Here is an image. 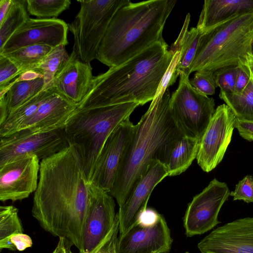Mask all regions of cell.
<instances>
[{"label":"cell","instance_id":"cell-1","mask_svg":"<svg viewBox=\"0 0 253 253\" xmlns=\"http://www.w3.org/2000/svg\"><path fill=\"white\" fill-rule=\"evenodd\" d=\"M33 216L46 231L82 252V233L91 190L81 159L69 146L40 162Z\"/></svg>","mask_w":253,"mask_h":253},{"label":"cell","instance_id":"cell-2","mask_svg":"<svg viewBox=\"0 0 253 253\" xmlns=\"http://www.w3.org/2000/svg\"><path fill=\"white\" fill-rule=\"evenodd\" d=\"M166 42L156 43L126 62L94 77L77 107L135 102L143 105L156 96L176 53Z\"/></svg>","mask_w":253,"mask_h":253},{"label":"cell","instance_id":"cell-3","mask_svg":"<svg viewBox=\"0 0 253 253\" xmlns=\"http://www.w3.org/2000/svg\"><path fill=\"white\" fill-rule=\"evenodd\" d=\"M170 96L168 88H161L135 125L134 133L109 193L119 208L124 204L150 165L155 161L164 164L173 143L183 136L171 115Z\"/></svg>","mask_w":253,"mask_h":253},{"label":"cell","instance_id":"cell-4","mask_svg":"<svg viewBox=\"0 0 253 253\" xmlns=\"http://www.w3.org/2000/svg\"><path fill=\"white\" fill-rule=\"evenodd\" d=\"M175 0H130L115 13L99 47L98 61L119 66L153 44L165 42L163 31Z\"/></svg>","mask_w":253,"mask_h":253},{"label":"cell","instance_id":"cell-5","mask_svg":"<svg viewBox=\"0 0 253 253\" xmlns=\"http://www.w3.org/2000/svg\"><path fill=\"white\" fill-rule=\"evenodd\" d=\"M138 106L129 102L77 107L67 121L65 130L69 145L81 159L89 184L106 140L121 123L129 119Z\"/></svg>","mask_w":253,"mask_h":253},{"label":"cell","instance_id":"cell-6","mask_svg":"<svg viewBox=\"0 0 253 253\" xmlns=\"http://www.w3.org/2000/svg\"><path fill=\"white\" fill-rule=\"evenodd\" d=\"M253 51V10L215 25L202 35L191 67V73L214 72L226 67L245 65Z\"/></svg>","mask_w":253,"mask_h":253},{"label":"cell","instance_id":"cell-7","mask_svg":"<svg viewBox=\"0 0 253 253\" xmlns=\"http://www.w3.org/2000/svg\"><path fill=\"white\" fill-rule=\"evenodd\" d=\"M129 0H78L80 9L68 24L73 35V51L84 62L97 58L100 43L117 11Z\"/></svg>","mask_w":253,"mask_h":253},{"label":"cell","instance_id":"cell-8","mask_svg":"<svg viewBox=\"0 0 253 253\" xmlns=\"http://www.w3.org/2000/svg\"><path fill=\"white\" fill-rule=\"evenodd\" d=\"M179 77L169 100L171 115L183 136L200 140L215 111L214 100L193 87L189 77Z\"/></svg>","mask_w":253,"mask_h":253},{"label":"cell","instance_id":"cell-9","mask_svg":"<svg viewBox=\"0 0 253 253\" xmlns=\"http://www.w3.org/2000/svg\"><path fill=\"white\" fill-rule=\"evenodd\" d=\"M69 146L65 126L38 132L21 130L0 137V166L29 154L42 160Z\"/></svg>","mask_w":253,"mask_h":253},{"label":"cell","instance_id":"cell-10","mask_svg":"<svg viewBox=\"0 0 253 253\" xmlns=\"http://www.w3.org/2000/svg\"><path fill=\"white\" fill-rule=\"evenodd\" d=\"M230 195L228 185L215 178L189 203L183 218L187 237L203 234L220 223L219 212Z\"/></svg>","mask_w":253,"mask_h":253},{"label":"cell","instance_id":"cell-11","mask_svg":"<svg viewBox=\"0 0 253 253\" xmlns=\"http://www.w3.org/2000/svg\"><path fill=\"white\" fill-rule=\"evenodd\" d=\"M236 117L225 104L215 109L199 141L196 157L202 169L209 172L222 161L231 142Z\"/></svg>","mask_w":253,"mask_h":253},{"label":"cell","instance_id":"cell-12","mask_svg":"<svg viewBox=\"0 0 253 253\" xmlns=\"http://www.w3.org/2000/svg\"><path fill=\"white\" fill-rule=\"evenodd\" d=\"M135 129L128 119L121 123L106 140L95 164L92 184L104 191H111L120 165Z\"/></svg>","mask_w":253,"mask_h":253},{"label":"cell","instance_id":"cell-13","mask_svg":"<svg viewBox=\"0 0 253 253\" xmlns=\"http://www.w3.org/2000/svg\"><path fill=\"white\" fill-rule=\"evenodd\" d=\"M91 199L82 233V253H91L105 239L116 218L115 203L109 193L90 184Z\"/></svg>","mask_w":253,"mask_h":253},{"label":"cell","instance_id":"cell-14","mask_svg":"<svg viewBox=\"0 0 253 253\" xmlns=\"http://www.w3.org/2000/svg\"><path fill=\"white\" fill-rule=\"evenodd\" d=\"M40 160L35 155L19 157L0 166V201L15 202L36 190Z\"/></svg>","mask_w":253,"mask_h":253},{"label":"cell","instance_id":"cell-15","mask_svg":"<svg viewBox=\"0 0 253 253\" xmlns=\"http://www.w3.org/2000/svg\"><path fill=\"white\" fill-rule=\"evenodd\" d=\"M165 217L159 214L153 223L138 221L118 237L116 253H168L172 243Z\"/></svg>","mask_w":253,"mask_h":253},{"label":"cell","instance_id":"cell-16","mask_svg":"<svg viewBox=\"0 0 253 253\" xmlns=\"http://www.w3.org/2000/svg\"><path fill=\"white\" fill-rule=\"evenodd\" d=\"M68 24L57 18H30L10 37L0 50V54L37 44L55 48L68 44Z\"/></svg>","mask_w":253,"mask_h":253},{"label":"cell","instance_id":"cell-17","mask_svg":"<svg viewBox=\"0 0 253 253\" xmlns=\"http://www.w3.org/2000/svg\"><path fill=\"white\" fill-rule=\"evenodd\" d=\"M201 253H253V217L219 226L197 245Z\"/></svg>","mask_w":253,"mask_h":253},{"label":"cell","instance_id":"cell-18","mask_svg":"<svg viewBox=\"0 0 253 253\" xmlns=\"http://www.w3.org/2000/svg\"><path fill=\"white\" fill-rule=\"evenodd\" d=\"M169 176L165 165L155 161L135 184L124 204L119 208V235H122L138 222L146 210L149 197L154 188Z\"/></svg>","mask_w":253,"mask_h":253},{"label":"cell","instance_id":"cell-19","mask_svg":"<svg viewBox=\"0 0 253 253\" xmlns=\"http://www.w3.org/2000/svg\"><path fill=\"white\" fill-rule=\"evenodd\" d=\"M93 77L90 64L82 61L72 51L67 61L44 89L52 87L78 105L86 95Z\"/></svg>","mask_w":253,"mask_h":253},{"label":"cell","instance_id":"cell-20","mask_svg":"<svg viewBox=\"0 0 253 253\" xmlns=\"http://www.w3.org/2000/svg\"><path fill=\"white\" fill-rule=\"evenodd\" d=\"M49 88V92L37 111L20 126L17 131L26 130L32 132H42L65 125L78 105L53 88Z\"/></svg>","mask_w":253,"mask_h":253},{"label":"cell","instance_id":"cell-21","mask_svg":"<svg viewBox=\"0 0 253 253\" xmlns=\"http://www.w3.org/2000/svg\"><path fill=\"white\" fill-rule=\"evenodd\" d=\"M190 15L188 13L179 36L169 49L179 53L174 66L171 65L167 73L168 79L163 85L167 88L173 84L181 73L189 77L200 38L203 32L197 27L188 30Z\"/></svg>","mask_w":253,"mask_h":253},{"label":"cell","instance_id":"cell-22","mask_svg":"<svg viewBox=\"0 0 253 253\" xmlns=\"http://www.w3.org/2000/svg\"><path fill=\"white\" fill-rule=\"evenodd\" d=\"M253 10V0H206L196 27L203 33L236 14Z\"/></svg>","mask_w":253,"mask_h":253},{"label":"cell","instance_id":"cell-23","mask_svg":"<svg viewBox=\"0 0 253 253\" xmlns=\"http://www.w3.org/2000/svg\"><path fill=\"white\" fill-rule=\"evenodd\" d=\"M199 141L182 136L173 143L164 163L169 176L179 175L189 167L196 159Z\"/></svg>","mask_w":253,"mask_h":253},{"label":"cell","instance_id":"cell-24","mask_svg":"<svg viewBox=\"0 0 253 253\" xmlns=\"http://www.w3.org/2000/svg\"><path fill=\"white\" fill-rule=\"evenodd\" d=\"M44 86L43 78L10 83L0 90V98L5 96L9 115L42 91Z\"/></svg>","mask_w":253,"mask_h":253},{"label":"cell","instance_id":"cell-25","mask_svg":"<svg viewBox=\"0 0 253 253\" xmlns=\"http://www.w3.org/2000/svg\"><path fill=\"white\" fill-rule=\"evenodd\" d=\"M49 88L43 89L36 95L11 112L0 125V137L17 132L20 126L37 111L47 95Z\"/></svg>","mask_w":253,"mask_h":253},{"label":"cell","instance_id":"cell-26","mask_svg":"<svg viewBox=\"0 0 253 253\" xmlns=\"http://www.w3.org/2000/svg\"><path fill=\"white\" fill-rule=\"evenodd\" d=\"M54 48L47 45L37 44L1 54L11 61L22 74L27 71L37 70L42 60Z\"/></svg>","mask_w":253,"mask_h":253},{"label":"cell","instance_id":"cell-27","mask_svg":"<svg viewBox=\"0 0 253 253\" xmlns=\"http://www.w3.org/2000/svg\"><path fill=\"white\" fill-rule=\"evenodd\" d=\"M219 97L232 111L237 119L253 122V78L240 93L220 91Z\"/></svg>","mask_w":253,"mask_h":253},{"label":"cell","instance_id":"cell-28","mask_svg":"<svg viewBox=\"0 0 253 253\" xmlns=\"http://www.w3.org/2000/svg\"><path fill=\"white\" fill-rule=\"evenodd\" d=\"M18 209L13 206L0 207V249L16 250L10 240L11 236L23 233L24 230Z\"/></svg>","mask_w":253,"mask_h":253},{"label":"cell","instance_id":"cell-29","mask_svg":"<svg viewBox=\"0 0 253 253\" xmlns=\"http://www.w3.org/2000/svg\"><path fill=\"white\" fill-rule=\"evenodd\" d=\"M26 0H11L9 11L0 23V50L10 37L29 18Z\"/></svg>","mask_w":253,"mask_h":253},{"label":"cell","instance_id":"cell-30","mask_svg":"<svg viewBox=\"0 0 253 253\" xmlns=\"http://www.w3.org/2000/svg\"><path fill=\"white\" fill-rule=\"evenodd\" d=\"M71 4L70 0H26L29 14L40 19L56 18Z\"/></svg>","mask_w":253,"mask_h":253},{"label":"cell","instance_id":"cell-31","mask_svg":"<svg viewBox=\"0 0 253 253\" xmlns=\"http://www.w3.org/2000/svg\"><path fill=\"white\" fill-rule=\"evenodd\" d=\"M69 56L66 50L65 46L61 45L54 48L42 60L37 70L43 75L44 88L66 63Z\"/></svg>","mask_w":253,"mask_h":253},{"label":"cell","instance_id":"cell-32","mask_svg":"<svg viewBox=\"0 0 253 253\" xmlns=\"http://www.w3.org/2000/svg\"><path fill=\"white\" fill-rule=\"evenodd\" d=\"M190 83L196 89L207 96L213 95L217 87L213 72L204 70L196 72Z\"/></svg>","mask_w":253,"mask_h":253},{"label":"cell","instance_id":"cell-33","mask_svg":"<svg viewBox=\"0 0 253 253\" xmlns=\"http://www.w3.org/2000/svg\"><path fill=\"white\" fill-rule=\"evenodd\" d=\"M237 71L238 65L222 68L213 72L217 86L220 88V91L226 92L235 91Z\"/></svg>","mask_w":253,"mask_h":253},{"label":"cell","instance_id":"cell-34","mask_svg":"<svg viewBox=\"0 0 253 253\" xmlns=\"http://www.w3.org/2000/svg\"><path fill=\"white\" fill-rule=\"evenodd\" d=\"M21 74L11 61L3 54H0V90L4 88Z\"/></svg>","mask_w":253,"mask_h":253},{"label":"cell","instance_id":"cell-35","mask_svg":"<svg viewBox=\"0 0 253 253\" xmlns=\"http://www.w3.org/2000/svg\"><path fill=\"white\" fill-rule=\"evenodd\" d=\"M233 200H242L245 202L253 203V177L247 175L236 184L234 191L230 192Z\"/></svg>","mask_w":253,"mask_h":253},{"label":"cell","instance_id":"cell-36","mask_svg":"<svg viewBox=\"0 0 253 253\" xmlns=\"http://www.w3.org/2000/svg\"><path fill=\"white\" fill-rule=\"evenodd\" d=\"M119 232V218L118 213L114 225L103 242L91 253H116L118 234Z\"/></svg>","mask_w":253,"mask_h":253},{"label":"cell","instance_id":"cell-37","mask_svg":"<svg viewBox=\"0 0 253 253\" xmlns=\"http://www.w3.org/2000/svg\"><path fill=\"white\" fill-rule=\"evenodd\" d=\"M250 79V73L247 65L239 64L238 65L234 92H242L248 85Z\"/></svg>","mask_w":253,"mask_h":253},{"label":"cell","instance_id":"cell-38","mask_svg":"<svg viewBox=\"0 0 253 253\" xmlns=\"http://www.w3.org/2000/svg\"><path fill=\"white\" fill-rule=\"evenodd\" d=\"M235 128H237L242 138L253 141V122L236 118Z\"/></svg>","mask_w":253,"mask_h":253},{"label":"cell","instance_id":"cell-39","mask_svg":"<svg viewBox=\"0 0 253 253\" xmlns=\"http://www.w3.org/2000/svg\"><path fill=\"white\" fill-rule=\"evenodd\" d=\"M10 240L19 251H23L33 245L31 237L23 233L13 235L10 237Z\"/></svg>","mask_w":253,"mask_h":253},{"label":"cell","instance_id":"cell-40","mask_svg":"<svg viewBox=\"0 0 253 253\" xmlns=\"http://www.w3.org/2000/svg\"><path fill=\"white\" fill-rule=\"evenodd\" d=\"M72 245L64 238H59L57 247L52 253H72L70 250Z\"/></svg>","mask_w":253,"mask_h":253},{"label":"cell","instance_id":"cell-41","mask_svg":"<svg viewBox=\"0 0 253 253\" xmlns=\"http://www.w3.org/2000/svg\"><path fill=\"white\" fill-rule=\"evenodd\" d=\"M8 116V112L4 96L0 98V125L5 121Z\"/></svg>","mask_w":253,"mask_h":253},{"label":"cell","instance_id":"cell-42","mask_svg":"<svg viewBox=\"0 0 253 253\" xmlns=\"http://www.w3.org/2000/svg\"><path fill=\"white\" fill-rule=\"evenodd\" d=\"M11 0H0V23L2 22L7 15L10 5Z\"/></svg>","mask_w":253,"mask_h":253},{"label":"cell","instance_id":"cell-43","mask_svg":"<svg viewBox=\"0 0 253 253\" xmlns=\"http://www.w3.org/2000/svg\"><path fill=\"white\" fill-rule=\"evenodd\" d=\"M246 65L248 68L251 76L253 78V58L251 55V53L248 54Z\"/></svg>","mask_w":253,"mask_h":253},{"label":"cell","instance_id":"cell-44","mask_svg":"<svg viewBox=\"0 0 253 253\" xmlns=\"http://www.w3.org/2000/svg\"><path fill=\"white\" fill-rule=\"evenodd\" d=\"M251 55L252 56V57L253 58V52L252 53H251Z\"/></svg>","mask_w":253,"mask_h":253}]
</instances>
